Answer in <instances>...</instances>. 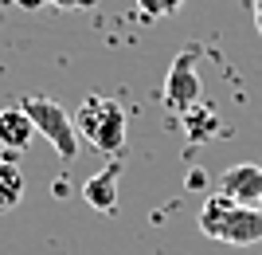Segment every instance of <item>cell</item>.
<instances>
[{
	"mask_svg": "<svg viewBox=\"0 0 262 255\" xmlns=\"http://www.w3.org/2000/svg\"><path fill=\"white\" fill-rule=\"evenodd\" d=\"M196 63H200V47H184L164 75V106H172L176 114L196 110V102L204 99V79H200Z\"/></svg>",
	"mask_w": 262,
	"mask_h": 255,
	"instance_id": "obj_4",
	"label": "cell"
},
{
	"mask_svg": "<svg viewBox=\"0 0 262 255\" xmlns=\"http://www.w3.org/2000/svg\"><path fill=\"white\" fill-rule=\"evenodd\" d=\"M184 126H188V133H192V142H208V133L215 130V114L208 110V106H196V110H188L184 114Z\"/></svg>",
	"mask_w": 262,
	"mask_h": 255,
	"instance_id": "obj_9",
	"label": "cell"
},
{
	"mask_svg": "<svg viewBox=\"0 0 262 255\" xmlns=\"http://www.w3.org/2000/svg\"><path fill=\"white\" fill-rule=\"evenodd\" d=\"M200 232L208 240L231 247H254L262 244V208H247L239 200H231L227 192H211L200 204Z\"/></svg>",
	"mask_w": 262,
	"mask_h": 255,
	"instance_id": "obj_1",
	"label": "cell"
},
{
	"mask_svg": "<svg viewBox=\"0 0 262 255\" xmlns=\"http://www.w3.org/2000/svg\"><path fill=\"white\" fill-rule=\"evenodd\" d=\"M118 177H121V169L106 165L98 177H90L86 185H82V200H86L94 212H118Z\"/></svg>",
	"mask_w": 262,
	"mask_h": 255,
	"instance_id": "obj_7",
	"label": "cell"
},
{
	"mask_svg": "<svg viewBox=\"0 0 262 255\" xmlns=\"http://www.w3.org/2000/svg\"><path fill=\"white\" fill-rule=\"evenodd\" d=\"M59 8H94V0H51Z\"/></svg>",
	"mask_w": 262,
	"mask_h": 255,
	"instance_id": "obj_11",
	"label": "cell"
},
{
	"mask_svg": "<svg viewBox=\"0 0 262 255\" xmlns=\"http://www.w3.org/2000/svg\"><path fill=\"white\" fill-rule=\"evenodd\" d=\"M35 133H39V130H35V122L28 118L24 106H8V110H0V145H4L8 153L28 149Z\"/></svg>",
	"mask_w": 262,
	"mask_h": 255,
	"instance_id": "obj_6",
	"label": "cell"
},
{
	"mask_svg": "<svg viewBox=\"0 0 262 255\" xmlns=\"http://www.w3.org/2000/svg\"><path fill=\"white\" fill-rule=\"evenodd\" d=\"M20 106L35 122L39 138L51 142L55 153L63 157V161H75V157H78V130H75V118L67 114V106H59L55 99H43V94H28Z\"/></svg>",
	"mask_w": 262,
	"mask_h": 255,
	"instance_id": "obj_3",
	"label": "cell"
},
{
	"mask_svg": "<svg viewBox=\"0 0 262 255\" xmlns=\"http://www.w3.org/2000/svg\"><path fill=\"white\" fill-rule=\"evenodd\" d=\"M75 130L98 153H121V145H125V110L114 99L86 94L82 106L75 110Z\"/></svg>",
	"mask_w": 262,
	"mask_h": 255,
	"instance_id": "obj_2",
	"label": "cell"
},
{
	"mask_svg": "<svg viewBox=\"0 0 262 255\" xmlns=\"http://www.w3.org/2000/svg\"><path fill=\"white\" fill-rule=\"evenodd\" d=\"M24 197V177L20 169L12 165V161H0V212L4 208H16Z\"/></svg>",
	"mask_w": 262,
	"mask_h": 255,
	"instance_id": "obj_8",
	"label": "cell"
},
{
	"mask_svg": "<svg viewBox=\"0 0 262 255\" xmlns=\"http://www.w3.org/2000/svg\"><path fill=\"white\" fill-rule=\"evenodd\" d=\"M219 192H227L231 200H239L247 208H262V165H251V161L231 165L219 181Z\"/></svg>",
	"mask_w": 262,
	"mask_h": 255,
	"instance_id": "obj_5",
	"label": "cell"
},
{
	"mask_svg": "<svg viewBox=\"0 0 262 255\" xmlns=\"http://www.w3.org/2000/svg\"><path fill=\"white\" fill-rule=\"evenodd\" d=\"M251 12H254V28H258V35H262V0H254Z\"/></svg>",
	"mask_w": 262,
	"mask_h": 255,
	"instance_id": "obj_12",
	"label": "cell"
},
{
	"mask_svg": "<svg viewBox=\"0 0 262 255\" xmlns=\"http://www.w3.org/2000/svg\"><path fill=\"white\" fill-rule=\"evenodd\" d=\"M137 8H141L145 16L161 20V16H176V12L184 8V0H137Z\"/></svg>",
	"mask_w": 262,
	"mask_h": 255,
	"instance_id": "obj_10",
	"label": "cell"
}]
</instances>
